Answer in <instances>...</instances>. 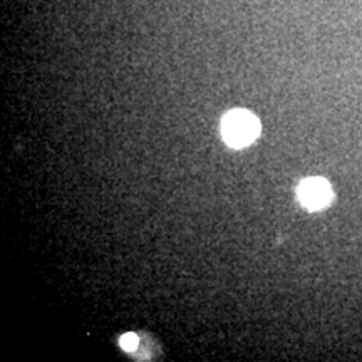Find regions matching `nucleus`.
I'll return each instance as SVG.
<instances>
[{
  "label": "nucleus",
  "instance_id": "obj_2",
  "mask_svg": "<svg viewBox=\"0 0 362 362\" xmlns=\"http://www.w3.org/2000/svg\"><path fill=\"white\" fill-rule=\"evenodd\" d=\"M298 198L310 210H319V208L325 206L330 202L332 192H330V187L324 180L310 178L300 185V188H298Z\"/></svg>",
  "mask_w": 362,
  "mask_h": 362
},
{
  "label": "nucleus",
  "instance_id": "obj_3",
  "mask_svg": "<svg viewBox=\"0 0 362 362\" xmlns=\"http://www.w3.org/2000/svg\"><path fill=\"white\" fill-rule=\"evenodd\" d=\"M138 337H136L134 336V334H124V336L123 337H121L119 339V344H121V347H123V349L124 351H134L136 349V347H138Z\"/></svg>",
  "mask_w": 362,
  "mask_h": 362
},
{
  "label": "nucleus",
  "instance_id": "obj_1",
  "mask_svg": "<svg viewBox=\"0 0 362 362\" xmlns=\"http://www.w3.org/2000/svg\"><path fill=\"white\" fill-rule=\"evenodd\" d=\"M260 133V123L252 112L237 110L230 111L221 121V134L232 148H243L250 144Z\"/></svg>",
  "mask_w": 362,
  "mask_h": 362
}]
</instances>
